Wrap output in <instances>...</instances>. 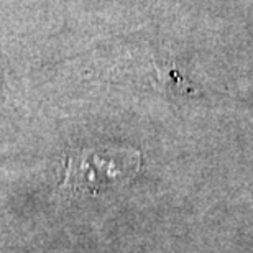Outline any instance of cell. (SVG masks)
<instances>
[{
    "label": "cell",
    "instance_id": "cell-1",
    "mask_svg": "<svg viewBox=\"0 0 253 253\" xmlns=\"http://www.w3.org/2000/svg\"><path fill=\"white\" fill-rule=\"evenodd\" d=\"M138 169L140 153L131 148L79 150L68 158L61 189L74 196H99L126 184Z\"/></svg>",
    "mask_w": 253,
    "mask_h": 253
},
{
    "label": "cell",
    "instance_id": "cell-2",
    "mask_svg": "<svg viewBox=\"0 0 253 253\" xmlns=\"http://www.w3.org/2000/svg\"><path fill=\"white\" fill-rule=\"evenodd\" d=\"M158 76H160L161 83L166 84L171 89H174V92H181V94L192 92V87L189 85L188 79H184L183 76L178 73L176 66H173L171 63H160Z\"/></svg>",
    "mask_w": 253,
    "mask_h": 253
}]
</instances>
